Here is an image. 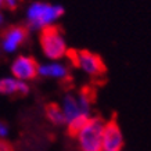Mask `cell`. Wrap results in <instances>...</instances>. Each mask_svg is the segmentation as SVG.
<instances>
[{
	"mask_svg": "<svg viewBox=\"0 0 151 151\" xmlns=\"http://www.w3.org/2000/svg\"><path fill=\"white\" fill-rule=\"evenodd\" d=\"M65 10L61 6H51L43 1H35L28 9V22L25 24L31 29H43L50 25L54 19L64 15Z\"/></svg>",
	"mask_w": 151,
	"mask_h": 151,
	"instance_id": "1",
	"label": "cell"
},
{
	"mask_svg": "<svg viewBox=\"0 0 151 151\" xmlns=\"http://www.w3.org/2000/svg\"><path fill=\"white\" fill-rule=\"evenodd\" d=\"M104 126L105 121L100 115H96L87 121L86 126L78 134L82 151H103Z\"/></svg>",
	"mask_w": 151,
	"mask_h": 151,
	"instance_id": "2",
	"label": "cell"
},
{
	"mask_svg": "<svg viewBox=\"0 0 151 151\" xmlns=\"http://www.w3.org/2000/svg\"><path fill=\"white\" fill-rule=\"evenodd\" d=\"M40 46L43 53L51 60H58L65 55L67 46L63 37V29L57 25H47L40 31Z\"/></svg>",
	"mask_w": 151,
	"mask_h": 151,
	"instance_id": "3",
	"label": "cell"
},
{
	"mask_svg": "<svg viewBox=\"0 0 151 151\" xmlns=\"http://www.w3.org/2000/svg\"><path fill=\"white\" fill-rule=\"evenodd\" d=\"M29 37V28L24 24H15V25H10L6 29L1 31L0 33V39H1V46L4 51L11 53L15 51L19 46H22Z\"/></svg>",
	"mask_w": 151,
	"mask_h": 151,
	"instance_id": "4",
	"label": "cell"
},
{
	"mask_svg": "<svg viewBox=\"0 0 151 151\" xmlns=\"http://www.w3.org/2000/svg\"><path fill=\"white\" fill-rule=\"evenodd\" d=\"M124 147V136L116 121V114L105 124L103 132V151H121Z\"/></svg>",
	"mask_w": 151,
	"mask_h": 151,
	"instance_id": "5",
	"label": "cell"
},
{
	"mask_svg": "<svg viewBox=\"0 0 151 151\" xmlns=\"http://www.w3.org/2000/svg\"><path fill=\"white\" fill-rule=\"evenodd\" d=\"M39 64L32 55H18L11 65V72L15 78L22 81H32L37 76Z\"/></svg>",
	"mask_w": 151,
	"mask_h": 151,
	"instance_id": "6",
	"label": "cell"
},
{
	"mask_svg": "<svg viewBox=\"0 0 151 151\" xmlns=\"http://www.w3.org/2000/svg\"><path fill=\"white\" fill-rule=\"evenodd\" d=\"M79 67H82L83 71L92 76H104L107 73V67L104 61L99 54L92 53L89 50H79Z\"/></svg>",
	"mask_w": 151,
	"mask_h": 151,
	"instance_id": "7",
	"label": "cell"
},
{
	"mask_svg": "<svg viewBox=\"0 0 151 151\" xmlns=\"http://www.w3.org/2000/svg\"><path fill=\"white\" fill-rule=\"evenodd\" d=\"M37 75L57 78L60 81V85L64 87V89H71L73 85L72 76H71L68 68L64 67V65H61V64L39 65V68H37Z\"/></svg>",
	"mask_w": 151,
	"mask_h": 151,
	"instance_id": "8",
	"label": "cell"
},
{
	"mask_svg": "<svg viewBox=\"0 0 151 151\" xmlns=\"http://www.w3.org/2000/svg\"><path fill=\"white\" fill-rule=\"evenodd\" d=\"M29 93V86L27 83L17 81L13 78L0 79V94H9V96H27Z\"/></svg>",
	"mask_w": 151,
	"mask_h": 151,
	"instance_id": "9",
	"label": "cell"
},
{
	"mask_svg": "<svg viewBox=\"0 0 151 151\" xmlns=\"http://www.w3.org/2000/svg\"><path fill=\"white\" fill-rule=\"evenodd\" d=\"M96 89L93 86H83L81 90H79V110H81V114H86L89 115V111H90V105L96 101Z\"/></svg>",
	"mask_w": 151,
	"mask_h": 151,
	"instance_id": "10",
	"label": "cell"
},
{
	"mask_svg": "<svg viewBox=\"0 0 151 151\" xmlns=\"http://www.w3.org/2000/svg\"><path fill=\"white\" fill-rule=\"evenodd\" d=\"M63 114H64L65 122H68V124L81 114L78 101H76V99H75L72 94H67V96L64 97V108H63Z\"/></svg>",
	"mask_w": 151,
	"mask_h": 151,
	"instance_id": "11",
	"label": "cell"
},
{
	"mask_svg": "<svg viewBox=\"0 0 151 151\" xmlns=\"http://www.w3.org/2000/svg\"><path fill=\"white\" fill-rule=\"evenodd\" d=\"M45 114H46L47 119L51 124L54 125H64L65 118L63 114V110L60 108V105L57 103H47L45 105Z\"/></svg>",
	"mask_w": 151,
	"mask_h": 151,
	"instance_id": "12",
	"label": "cell"
},
{
	"mask_svg": "<svg viewBox=\"0 0 151 151\" xmlns=\"http://www.w3.org/2000/svg\"><path fill=\"white\" fill-rule=\"evenodd\" d=\"M89 119H90V116L86 115V114H79L75 119H72V121L68 124V130H67L68 136H71V137H76L79 133L82 132V129L86 126Z\"/></svg>",
	"mask_w": 151,
	"mask_h": 151,
	"instance_id": "13",
	"label": "cell"
},
{
	"mask_svg": "<svg viewBox=\"0 0 151 151\" xmlns=\"http://www.w3.org/2000/svg\"><path fill=\"white\" fill-rule=\"evenodd\" d=\"M65 55H67V58L69 60V63H71L73 67H79L78 50H75V49H68V50L65 51Z\"/></svg>",
	"mask_w": 151,
	"mask_h": 151,
	"instance_id": "14",
	"label": "cell"
},
{
	"mask_svg": "<svg viewBox=\"0 0 151 151\" xmlns=\"http://www.w3.org/2000/svg\"><path fill=\"white\" fill-rule=\"evenodd\" d=\"M3 9L15 11L18 9V0H3Z\"/></svg>",
	"mask_w": 151,
	"mask_h": 151,
	"instance_id": "15",
	"label": "cell"
},
{
	"mask_svg": "<svg viewBox=\"0 0 151 151\" xmlns=\"http://www.w3.org/2000/svg\"><path fill=\"white\" fill-rule=\"evenodd\" d=\"M0 151H14L13 144L4 139H0Z\"/></svg>",
	"mask_w": 151,
	"mask_h": 151,
	"instance_id": "16",
	"label": "cell"
},
{
	"mask_svg": "<svg viewBox=\"0 0 151 151\" xmlns=\"http://www.w3.org/2000/svg\"><path fill=\"white\" fill-rule=\"evenodd\" d=\"M7 133H9V126H7V124L3 122V121H0V137L7 136Z\"/></svg>",
	"mask_w": 151,
	"mask_h": 151,
	"instance_id": "17",
	"label": "cell"
},
{
	"mask_svg": "<svg viewBox=\"0 0 151 151\" xmlns=\"http://www.w3.org/2000/svg\"><path fill=\"white\" fill-rule=\"evenodd\" d=\"M3 24V15H1V13H0V25Z\"/></svg>",
	"mask_w": 151,
	"mask_h": 151,
	"instance_id": "18",
	"label": "cell"
},
{
	"mask_svg": "<svg viewBox=\"0 0 151 151\" xmlns=\"http://www.w3.org/2000/svg\"><path fill=\"white\" fill-rule=\"evenodd\" d=\"M0 7H3V0H0Z\"/></svg>",
	"mask_w": 151,
	"mask_h": 151,
	"instance_id": "19",
	"label": "cell"
}]
</instances>
